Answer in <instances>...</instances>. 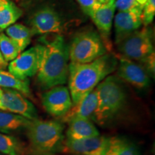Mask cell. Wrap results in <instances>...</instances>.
<instances>
[{
	"label": "cell",
	"mask_w": 155,
	"mask_h": 155,
	"mask_svg": "<svg viewBox=\"0 0 155 155\" xmlns=\"http://www.w3.org/2000/svg\"><path fill=\"white\" fill-rule=\"evenodd\" d=\"M2 89L0 88V96H1V95H2Z\"/></svg>",
	"instance_id": "obj_30"
},
{
	"label": "cell",
	"mask_w": 155,
	"mask_h": 155,
	"mask_svg": "<svg viewBox=\"0 0 155 155\" xmlns=\"http://www.w3.org/2000/svg\"><path fill=\"white\" fill-rule=\"evenodd\" d=\"M43 55L38 72V81L43 89L66 83L68 77L69 46L61 35L42 37Z\"/></svg>",
	"instance_id": "obj_2"
},
{
	"label": "cell",
	"mask_w": 155,
	"mask_h": 155,
	"mask_svg": "<svg viewBox=\"0 0 155 155\" xmlns=\"http://www.w3.org/2000/svg\"><path fill=\"white\" fill-rule=\"evenodd\" d=\"M30 29L34 35L59 34L63 30L61 17L51 7L45 6L32 14L30 19Z\"/></svg>",
	"instance_id": "obj_8"
},
{
	"label": "cell",
	"mask_w": 155,
	"mask_h": 155,
	"mask_svg": "<svg viewBox=\"0 0 155 155\" xmlns=\"http://www.w3.org/2000/svg\"><path fill=\"white\" fill-rule=\"evenodd\" d=\"M110 1H111V0H96L97 2L100 4V5H105V4L109 2Z\"/></svg>",
	"instance_id": "obj_28"
},
{
	"label": "cell",
	"mask_w": 155,
	"mask_h": 155,
	"mask_svg": "<svg viewBox=\"0 0 155 155\" xmlns=\"http://www.w3.org/2000/svg\"><path fill=\"white\" fill-rule=\"evenodd\" d=\"M0 109L22 116L30 120L38 119V112L35 106L28 98L17 91L9 88L2 89Z\"/></svg>",
	"instance_id": "obj_9"
},
{
	"label": "cell",
	"mask_w": 155,
	"mask_h": 155,
	"mask_svg": "<svg viewBox=\"0 0 155 155\" xmlns=\"http://www.w3.org/2000/svg\"><path fill=\"white\" fill-rule=\"evenodd\" d=\"M42 104L48 113L55 117H63L73 105L67 87L57 86L42 95Z\"/></svg>",
	"instance_id": "obj_10"
},
{
	"label": "cell",
	"mask_w": 155,
	"mask_h": 155,
	"mask_svg": "<svg viewBox=\"0 0 155 155\" xmlns=\"http://www.w3.org/2000/svg\"><path fill=\"white\" fill-rule=\"evenodd\" d=\"M0 155H1V154H0Z\"/></svg>",
	"instance_id": "obj_32"
},
{
	"label": "cell",
	"mask_w": 155,
	"mask_h": 155,
	"mask_svg": "<svg viewBox=\"0 0 155 155\" xmlns=\"http://www.w3.org/2000/svg\"><path fill=\"white\" fill-rule=\"evenodd\" d=\"M6 35L12 39L22 52L31 42V39L33 36L30 28L19 23H15L5 29Z\"/></svg>",
	"instance_id": "obj_19"
},
{
	"label": "cell",
	"mask_w": 155,
	"mask_h": 155,
	"mask_svg": "<svg viewBox=\"0 0 155 155\" xmlns=\"http://www.w3.org/2000/svg\"><path fill=\"white\" fill-rule=\"evenodd\" d=\"M98 104L92 120L104 126L111 122L124 109L127 94L123 85L115 75H108L96 87Z\"/></svg>",
	"instance_id": "obj_3"
},
{
	"label": "cell",
	"mask_w": 155,
	"mask_h": 155,
	"mask_svg": "<svg viewBox=\"0 0 155 155\" xmlns=\"http://www.w3.org/2000/svg\"><path fill=\"white\" fill-rule=\"evenodd\" d=\"M22 14V9L12 0H0V30L15 24Z\"/></svg>",
	"instance_id": "obj_18"
},
{
	"label": "cell",
	"mask_w": 155,
	"mask_h": 155,
	"mask_svg": "<svg viewBox=\"0 0 155 155\" xmlns=\"http://www.w3.org/2000/svg\"><path fill=\"white\" fill-rule=\"evenodd\" d=\"M117 46L123 57L140 63L154 54L152 32L147 27L135 31Z\"/></svg>",
	"instance_id": "obj_6"
},
{
	"label": "cell",
	"mask_w": 155,
	"mask_h": 155,
	"mask_svg": "<svg viewBox=\"0 0 155 155\" xmlns=\"http://www.w3.org/2000/svg\"><path fill=\"white\" fill-rule=\"evenodd\" d=\"M8 66V63L5 61L0 51V69L3 70Z\"/></svg>",
	"instance_id": "obj_27"
},
{
	"label": "cell",
	"mask_w": 155,
	"mask_h": 155,
	"mask_svg": "<svg viewBox=\"0 0 155 155\" xmlns=\"http://www.w3.org/2000/svg\"><path fill=\"white\" fill-rule=\"evenodd\" d=\"M108 138L102 136L83 139L64 140L62 152L73 155H103Z\"/></svg>",
	"instance_id": "obj_11"
},
{
	"label": "cell",
	"mask_w": 155,
	"mask_h": 155,
	"mask_svg": "<svg viewBox=\"0 0 155 155\" xmlns=\"http://www.w3.org/2000/svg\"><path fill=\"white\" fill-rule=\"evenodd\" d=\"M141 25L142 21L141 15L131 12H119L114 18L116 44H119L128 36L138 30Z\"/></svg>",
	"instance_id": "obj_14"
},
{
	"label": "cell",
	"mask_w": 155,
	"mask_h": 155,
	"mask_svg": "<svg viewBox=\"0 0 155 155\" xmlns=\"http://www.w3.org/2000/svg\"><path fill=\"white\" fill-rule=\"evenodd\" d=\"M155 15V0H147L141 14V21L145 27L153 22Z\"/></svg>",
	"instance_id": "obj_25"
},
{
	"label": "cell",
	"mask_w": 155,
	"mask_h": 155,
	"mask_svg": "<svg viewBox=\"0 0 155 155\" xmlns=\"http://www.w3.org/2000/svg\"><path fill=\"white\" fill-rule=\"evenodd\" d=\"M98 104V94L95 88L76 104H73L70 110L62 117V122H68L73 118L92 119L93 114Z\"/></svg>",
	"instance_id": "obj_15"
},
{
	"label": "cell",
	"mask_w": 155,
	"mask_h": 155,
	"mask_svg": "<svg viewBox=\"0 0 155 155\" xmlns=\"http://www.w3.org/2000/svg\"><path fill=\"white\" fill-rule=\"evenodd\" d=\"M0 32H1V30H0Z\"/></svg>",
	"instance_id": "obj_31"
},
{
	"label": "cell",
	"mask_w": 155,
	"mask_h": 155,
	"mask_svg": "<svg viewBox=\"0 0 155 155\" xmlns=\"http://www.w3.org/2000/svg\"><path fill=\"white\" fill-rule=\"evenodd\" d=\"M103 155H141L139 150L128 139L119 137L108 138Z\"/></svg>",
	"instance_id": "obj_17"
},
{
	"label": "cell",
	"mask_w": 155,
	"mask_h": 155,
	"mask_svg": "<svg viewBox=\"0 0 155 155\" xmlns=\"http://www.w3.org/2000/svg\"><path fill=\"white\" fill-rule=\"evenodd\" d=\"M0 51L7 63L13 61L21 53L15 42L2 32H0Z\"/></svg>",
	"instance_id": "obj_23"
},
{
	"label": "cell",
	"mask_w": 155,
	"mask_h": 155,
	"mask_svg": "<svg viewBox=\"0 0 155 155\" xmlns=\"http://www.w3.org/2000/svg\"><path fill=\"white\" fill-rule=\"evenodd\" d=\"M117 74L120 78L139 89L146 88L150 84L148 72L141 64L125 57L120 58Z\"/></svg>",
	"instance_id": "obj_12"
},
{
	"label": "cell",
	"mask_w": 155,
	"mask_h": 155,
	"mask_svg": "<svg viewBox=\"0 0 155 155\" xmlns=\"http://www.w3.org/2000/svg\"><path fill=\"white\" fill-rule=\"evenodd\" d=\"M81 9L87 15L91 16L94 9L98 8L101 5L96 2V0H77Z\"/></svg>",
	"instance_id": "obj_26"
},
{
	"label": "cell",
	"mask_w": 155,
	"mask_h": 155,
	"mask_svg": "<svg viewBox=\"0 0 155 155\" xmlns=\"http://www.w3.org/2000/svg\"><path fill=\"white\" fill-rule=\"evenodd\" d=\"M116 9L115 0H111L107 4L101 5L98 8L94 9L90 16L99 31L106 46L109 40Z\"/></svg>",
	"instance_id": "obj_13"
},
{
	"label": "cell",
	"mask_w": 155,
	"mask_h": 155,
	"mask_svg": "<svg viewBox=\"0 0 155 155\" xmlns=\"http://www.w3.org/2000/svg\"><path fill=\"white\" fill-rule=\"evenodd\" d=\"M115 6L119 12L135 13L141 16L144 8L136 0H115Z\"/></svg>",
	"instance_id": "obj_24"
},
{
	"label": "cell",
	"mask_w": 155,
	"mask_h": 155,
	"mask_svg": "<svg viewBox=\"0 0 155 155\" xmlns=\"http://www.w3.org/2000/svg\"><path fill=\"white\" fill-rule=\"evenodd\" d=\"M68 123V128L66 132L67 139L78 140L100 135L98 129L90 119L73 118Z\"/></svg>",
	"instance_id": "obj_16"
},
{
	"label": "cell",
	"mask_w": 155,
	"mask_h": 155,
	"mask_svg": "<svg viewBox=\"0 0 155 155\" xmlns=\"http://www.w3.org/2000/svg\"><path fill=\"white\" fill-rule=\"evenodd\" d=\"M118 66V60L106 53L88 63H70L68 65V88L73 104L92 91L105 78Z\"/></svg>",
	"instance_id": "obj_1"
},
{
	"label": "cell",
	"mask_w": 155,
	"mask_h": 155,
	"mask_svg": "<svg viewBox=\"0 0 155 155\" xmlns=\"http://www.w3.org/2000/svg\"><path fill=\"white\" fill-rule=\"evenodd\" d=\"M107 48L101 36L94 30H85L74 37L69 46L71 63H88L106 54Z\"/></svg>",
	"instance_id": "obj_5"
},
{
	"label": "cell",
	"mask_w": 155,
	"mask_h": 155,
	"mask_svg": "<svg viewBox=\"0 0 155 155\" xmlns=\"http://www.w3.org/2000/svg\"><path fill=\"white\" fill-rule=\"evenodd\" d=\"M0 87L17 91L25 96L31 97L30 82L28 79L20 80L9 72L0 69Z\"/></svg>",
	"instance_id": "obj_21"
},
{
	"label": "cell",
	"mask_w": 155,
	"mask_h": 155,
	"mask_svg": "<svg viewBox=\"0 0 155 155\" xmlns=\"http://www.w3.org/2000/svg\"><path fill=\"white\" fill-rule=\"evenodd\" d=\"M31 120L10 112L0 111V131L9 133L26 129Z\"/></svg>",
	"instance_id": "obj_20"
},
{
	"label": "cell",
	"mask_w": 155,
	"mask_h": 155,
	"mask_svg": "<svg viewBox=\"0 0 155 155\" xmlns=\"http://www.w3.org/2000/svg\"><path fill=\"white\" fill-rule=\"evenodd\" d=\"M0 152L7 155H22L25 149L16 138L0 134Z\"/></svg>",
	"instance_id": "obj_22"
},
{
	"label": "cell",
	"mask_w": 155,
	"mask_h": 155,
	"mask_svg": "<svg viewBox=\"0 0 155 155\" xmlns=\"http://www.w3.org/2000/svg\"><path fill=\"white\" fill-rule=\"evenodd\" d=\"M44 46L36 45L22 52L8 65L9 72L20 80H27L38 73Z\"/></svg>",
	"instance_id": "obj_7"
},
{
	"label": "cell",
	"mask_w": 155,
	"mask_h": 155,
	"mask_svg": "<svg viewBox=\"0 0 155 155\" xmlns=\"http://www.w3.org/2000/svg\"><path fill=\"white\" fill-rule=\"evenodd\" d=\"M136 1H137V2L139 4V5H141V6H143V7H144V5L147 2V0H136Z\"/></svg>",
	"instance_id": "obj_29"
},
{
	"label": "cell",
	"mask_w": 155,
	"mask_h": 155,
	"mask_svg": "<svg viewBox=\"0 0 155 155\" xmlns=\"http://www.w3.org/2000/svg\"><path fill=\"white\" fill-rule=\"evenodd\" d=\"M29 151L35 155H53L62 150L64 126L56 121L31 120L26 128Z\"/></svg>",
	"instance_id": "obj_4"
}]
</instances>
